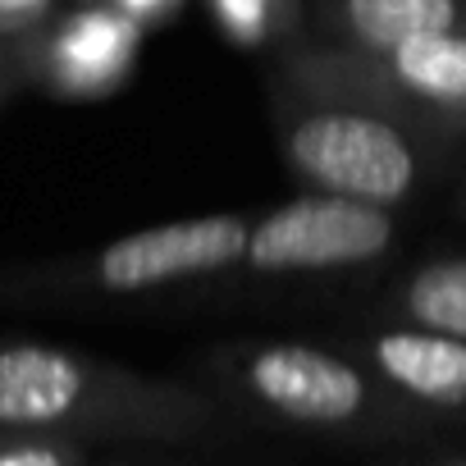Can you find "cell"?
Here are the masks:
<instances>
[{
    "label": "cell",
    "instance_id": "cell-1",
    "mask_svg": "<svg viewBox=\"0 0 466 466\" xmlns=\"http://www.w3.org/2000/svg\"><path fill=\"white\" fill-rule=\"evenodd\" d=\"M0 425L78 443H187L219 430L210 393L60 343H0Z\"/></svg>",
    "mask_w": 466,
    "mask_h": 466
},
{
    "label": "cell",
    "instance_id": "cell-2",
    "mask_svg": "<svg viewBox=\"0 0 466 466\" xmlns=\"http://www.w3.org/2000/svg\"><path fill=\"white\" fill-rule=\"evenodd\" d=\"M266 96L279 160L302 183V192H329L398 210L457 151V142L434 137L370 101L293 83L275 69Z\"/></svg>",
    "mask_w": 466,
    "mask_h": 466
},
{
    "label": "cell",
    "instance_id": "cell-3",
    "mask_svg": "<svg viewBox=\"0 0 466 466\" xmlns=\"http://www.w3.org/2000/svg\"><path fill=\"white\" fill-rule=\"evenodd\" d=\"M210 370L238 402L298 430L402 434L420 420V411L384 389L352 352H334L320 343H224L210 352Z\"/></svg>",
    "mask_w": 466,
    "mask_h": 466
},
{
    "label": "cell",
    "instance_id": "cell-4",
    "mask_svg": "<svg viewBox=\"0 0 466 466\" xmlns=\"http://www.w3.org/2000/svg\"><path fill=\"white\" fill-rule=\"evenodd\" d=\"M252 243V215L210 210L137 233L28 275H0V298H142L183 284H206L243 270Z\"/></svg>",
    "mask_w": 466,
    "mask_h": 466
},
{
    "label": "cell",
    "instance_id": "cell-5",
    "mask_svg": "<svg viewBox=\"0 0 466 466\" xmlns=\"http://www.w3.org/2000/svg\"><path fill=\"white\" fill-rule=\"evenodd\" d=\"M275 74L329 92L370 101L434 137L466 142V28L411 37L384 56H357L343 46L298 42L270 60Z\"/></svg>",
    "mask_w": 466,
    "mask_h": 466
},
{
    "label": "cell",
    "instance_id": "cell-6",
    "mask_svg": "<svg viewBox=\"0 0 466 466\" xmlns=\"http://www.w3.org/2000/svg\"><path fill=\"white\" fill-rule=\"evenodd\" d=\"M398 248V215L389 206L302 192L252 219L248 275H339L384 261Z\"/></svg>",
    "mask_w": 466,
    "mask_h": 466
},
{
    "label": "cell",
    "instance_id": "cell-7",
    "mask_svg": "<svg viewBox=\"0 0 466 466\" xmlns=\"http://www.w3.org/2000/svg\"><path fill=\"white\" fill-rule=\"evenodd\" d=\"M142 51V28L101 5H65L37 33L24 37L28 83L65 101H92L115 92Z\"/></svg>",
    "mask_w": 466,
    "mask_h": 466
},
{
    "label": "cell",
    "instance_id": "cell-8",
    "mask_svg": "<svg viewBox=\"0 0 466 466\" xmlns=\"http://www.w3.org/2000/svg\"><path fill=\"white\" fill-rule=\"evenodd\" d=\"M348 352L416 411H466V343L420 325H370L348 334Z\"/></svg>",
    "mask_w": 466,
    "mask_h": 466
},
{
    "label": "cell",
    "instance_id": "cell-9",
    "mask_svg": "<svg viewBox=\"0 0 466 466\" xmlns=\"http://www.w3.org/2000/svg\"><path fill=\"white\" fill-rule=\"evenodd\" d=\"M466 28V0H307V33L320 46L384 56L411 37Z\"/></svg>",
    "mask_w": 466,
    "mask_h": 466
},
{
    "label": "cell",
    "instance_id": "cell-10",
    "mask_svg": "<svg viewBox=\"0 0 466 466\" xmlns=\"http://www.w3.org/2000/svg\"><path fill=\"white\" fill-rule=\"evenodd\" d=\"M384 320L420 325L466 343V257H430L402 270L375 302Z\"/></svg>",
    "mask_w": 466,
    "mask_h": 466
},
{
    "label": "cell",
    "instance_id": "cell-11",
    "mask_svg": "<svg viewBox=\"0 0 466 466\" xmlns=\"http://www.w3.org/2000/svg\"><path fill=\"white\" fill-rule=\"evenodd\" d=\"M219 37L238 51L279 56L307 42V0H206Z\"/></svg>",
    "mask_w": 466,
    "mask_h": 466
},
{
    "label": "cell",
    "instance_id": "cell-12",
    "mask_svg": "<svg viewBox=\"0 0 466 466\" xmlns=\"http://www.w3.org/2000/svg\"><path fill=\"white\" fill-rule=\"evenodd\" d=\"M0 466H87V443L0 425Z\"/></svg>",
    "mask_w": 466,
    "mask_h": 466
},
{
    "label": "cell",
    "instance_id": "cell-13",
    "mask_svg": "<svg viewBox=\"0 0 466 466\" xmlns=\"http://www.w3.org/2000/svg\"><path fill=\"white\" fill-rule=\"evenodd\" d=\"M78 5H101V10H115L124 19H133L142 33H156L165 28L178 10H183V0H78Z\"/></svg>",
    "mask_w": 466,
    "mask_h": 466
},
{
    "label": "cell",
    "instance_id": "cell-14",
    "mask_svg": "<svg viewBox=\"0 0 466 466\" xmlns=\"http://www.w3.org/2000/svg\"><path fill=\"white\" fill-rule=\"evenodd\" d=\"M56 10H60V0H0V33L5 37H28Z\"/></svg>",
    "mask_w": 466,
    "mask_h": 466
},
{
    "label": "cell",
    "instance_id": "cell-15",
    "mask_svg": "<svg viewBox=\"0 0 466 466\" xmlns=\"http://www.w3.org/2000/svg\"><path fill=\"white\" fill-rule=\"evenodd\" d=\"M28 83V65H24V37H5L0 33V106L10 101V92Z\"/></svg>",
    "mask_w": 466,
    "mask_h": 466
},
{
    "label": "cell",
    "instance_id": "cell-16",
    "mask_svg": "<svg viewBox=\"0 0 466 466\" xmlns=\"http://www.w3.org/2000/svg\"><path fill=\"white\" fill-rule=\"evenodd\" d=\"M452 210H457V215L466 219V174L457 178V192H452Z\"/></svg>",
    "mask_w": 466,
    "mask_h": 466
},
{
    "label": "cell",
    "instance_id": "cell-17",
    "mask_svg": "<svg viewBox=\"0 0 466 466\" xmlns=\"http://www.w3.org/2000/svg\"><path fill=\"white\" fill-rule=\"evenodd\" d=\"M434 466H466V461H434Z\"/></svg>",
    "mask_w": 466,
    "mask_h": 466
}]
</instances>
